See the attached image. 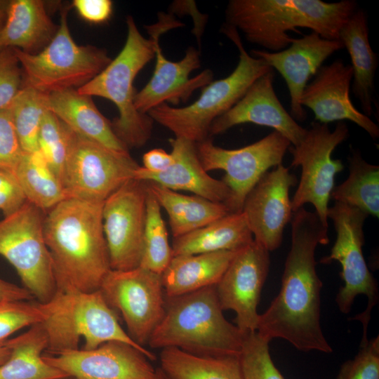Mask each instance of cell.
Listing matches in <instances>:
<instances>
[{
  "instance_id": "46",
  "label": "cell",
  "mask_w": 379,
  "mask_h": 379,
  "mask_svg": "<svg viewBox=\"0 0 379 379\" xmlns=\"http://www.w3.org/2000/svg\"><path fill=\"white\" fill-rule=\"evenodd\" d=\"M11 348L6 345V340L0 343V366L3 364L10 357Z\"/></svg>"
},
{
  "instance_id": "29",
  "label": "cell",
  "mask_w": 379,
  "mask_h": 379,
  "mask_svg": "<svg viewBox=\"0 0 379 379\" xmlns=\"http://www.w3.org/2000/svg\"><path fill=\"white\" fill-rule=\"evenodd\" d=\"M147 183L149 191L168 215L173 238L199 229L231 213L225 204L197 195H185L154 182Z\"/></svg>"
},
{
  "instance_id": "47",
  "label": "cell",
  "mask_w": 379,
  "mask_h": 379,
  "mask_svg": "<svg viewBox=\"0 0 379 379\" xmlns=\"http://www.w3.org/2000/svg\"><path fill=\"white\" fill-rule=\"evenodd\" d=\"M11 0H0V22H4L6 18Z\"/></svg>"
},
{
  "instance_id": "32",
  "label": "cell",
  "mask_w": 379,
  "mask_h": 379,
  "mask_svg": "<svg viewBox=\"0 0 379 379\" xmlns=\"http://www.w3.org/2000/svg\"><path fill=\"white\" fill-rule=\"evenodd\" d=\"M13 173L27 201L44 212L67 199L60 180L39 150L24 152Z\"/></svg>"
},
{
  "instance_id": "15",
  "label": "cell",
  "mask_w": 379,
  "mask_h": 379,
  "mask_svg": "<svg viewBox=\"0 0 379 379\" xmlns=\"http://www.w3.org/2000/svg\"><path fill=\"white\" fill-rule=\"evenodd\" d=\"M183 26L171 15L159 13L158 21L146 25L149 36L154 43L155 67L152 77L134 97V106L139 112L147 114L153 108L166 102L176 105L185 101L193 92L213 81L211 69H205L194 77L191 73L201 66L199 52L190 46L178 62L168 60L160 48L159 36L171 29Z\"/></svg>"
},
{
  "instance_id": "16",
  "label": "cell",
  "mask_w": 379,
  "mask_h": 379,
  "mask_svg": "<svg viewBox=\"0 0 379 379\" xmlns=\"http://www.w3.org/2000/svg\"><path fill=\"white\" fill-rule=\"evenodd\" d=\"M146 181L131 179L103 202L102 227L111 270L140 266L146 223Z\"/></svg>"
},
{
  "instance_id": "44",
  "label": "cell",
  "mask_w": 379,
  "mask_h": 379,
  "mask_svg": "<svg viewBox=\"0 0 379 379\" xmlns=\"http://www.w3.org/2000/svg\"><path fill=\"white\" fill-rule=\"evenodd\" d=\"M174 162L173 157L161 148L151 149L142 156L143 168L151 173L167 170Z\"/></svg>"
},
{
  "instance_id": "41",
  "label": "cell",
  "mask_w": 379,
  "mask_h": 379,
  "mask_svg": "<svg viewBox=\"0 0 379 379\" xmlns=\"http://www.w3.org/2000/svg\"><path fill=\"white\" fill-rule=\"evenodd\" d=\"M23 153L11 107L0 110V169L14 172Z\"/></svg>"
},
{
  "instance_id": "30",
  "label": "cell",
  "mask_w": 379,
  "mask_h": 379,
  "mask_svg": "<svg viewBox=\"0 0 379 379\" xmlns=\"http://www.w3.org/2000/svg\"><path fill=\"white\" fill-rule=\"evenodd\" d=\"M11 352L0 366V379H65L67 375L47 364L42 355L48 348V338L41 323L25 333L6 340Z\"/></svg>"
},
{
  "instance_id": "48",
  "label": "cell",
  "mask_w": 379,
  "mask_h": 379,
  "mask_svg": "<svg viewBox=\"0 0 379 379\" xmlns=\"http://www.w3.org/2000/svg\"><path fill=\"white\" fill-rule=\"evenodd\" d=\"M156 370L157 379H171L163 371V370L160 367H158L157 368H156Z\"/></svg>"
},
{
  "instance_id": "7",
  "label": "cell",
  "mask_w": 379,
  "mask_h": 379,
  "mask_svg": "<svg viewBox=\"0 0 379 379\" xmlns=\"http://www.w3.org/2000/svg\"><path fill=\"white\" fill-rule=\"evenodd\" d=\"M127 36L125 44L114 59L95 77L77 91L85 95L98 96L112 102L119 117L112 121L118 138L129 149L145 145L151 138L154 121L148 114L136 110L133 86L135 78L154 57L152 37L145 38L133 18L126 17Z\"/></svg>"
},
{
  "instance_id": "12",
  "label": "cell",
  "mask_w": 379,
  "mask_h": 379,
  "mask_svg": "<svg viewBox=\"0 0 379 379\" xmlns=\"http://www.w3.org/2000/svg\"><path fill=\"white\" fill-rule=\"evenodd\" d=\"M348 136L349 129L344 121H338L332 131L328 124L313 121L302 140L289 147L291 166L301 167L299 184L291 199L293 213L310 203L328 228V201L335 176L344 169L341 160L332 159V153Z\"/></svg>"
},
{
  "instance_id": "35",
  "label": "cell",
  "mask_w": 379,
  "mask_h": 379,
  "mask_svg": "<svg viewBox=\"0 0 379 379\" xmlns=\"http://www.w3.org/2000/svg\"><path fill=\"white\" fill-rule=\"evenodd\" d=\"M172 258V248L161 206L148 190L143 251L140 267L161 275Z\"/></svg>"
},
{
  "instance_id": "2",
  "label": "cell",
  "mask_w": 379,
  "mask_h": 379,
  "mask_svg": "<svg viewBox=\"0 0 379 379\" xmlns=\"http://www.w3.org/2000/svg\"><path fill=\"white\" fill-rule=\"evenodd\" d=\"M103 202L67 198L44 222L58 290L93 292L111 270L102 227Z\"/></svg>"
},
{
  "instance_id": "10",
  "label": "cell",
  "mask_w": 379,
  "mask_h": 379,
  "mask_svg": "<svg viewBox=\"0 0 379 379\" xmlns=\"http://www.w3.org/2000/svg\"><path fill=\"white\" fill-rule=\"evenodd\" d=\"M368 214L360 209L340 202L328 208V218L333 220L336 239L328 255L320 262L328 264L334 260L342 266L340 277L344 281L335 298L339 310L348 314L354 300L359 295L368 298L366 310L353 318L363 325L361 340L367 338V327L371 311L379 300V289L376 279L366 263L362 246L364 244V225Z\"/></svg>"
},
{
  "instance_id": "45",
  "label": "cell",
  "mask_w": 379,
  "mask_h": 379,
  "mask_svg": "<svg viewBox=\"0 0 379 379\" xmlns=\"http://www.w3.org/2000/svg\"><path fill=\"white\" fill-rule=\"evenodd\" d=\"M33 298L32 295L25 288L0 279V301H29Z\"/></svg>"
},
{
  "instance_id": "38",
  "label": "cell",
  "mask_w": 379,
  "mask_h": 379,
  "mask_svg": "<svg viewBox=\"0 0 379 379\" xmlns=\"http://www.w3.org/2000/svg\"><path fill=\"white\" fill-rule=\"evenodd\" d=\"M43 320L44 314L38 302L0 301V343L17 331Z\"/></svg>"
},
{
  "instance_id": "36",
  "label": "cell",
  "mask_w": 379,
  "mask_h": 379,
  "mask_svg": "<svg viewBox=\"0 0 379 379\" xmlns=\"http://www.w3.org/2000/svg\"><path fill=\"white\" fill-rule=\"evenodd\" d=\"M269 343L256 331L244 335L238 357L244 379H284L271 358Z\"/></svg>"
},
{
  "instance_id": "42",
  "label": "cell",
  "mask_w": 379,
  "mask_h": 379,
  "mask_svg": "<svg viewBox=\"0 0 379 379\" xmlns=\"http://www.w3.org/2000/svg\"><path fill=\"white\" fill-rule=\"evenodd\" d=\"M26 201L25 193L14 173L0 169V210L4 216L17 212Z\"/></svg>"
},
{
  "instance_id": "11",
  "label": "cell",
  "mask_w": 379,
  "mask_h": 379,
  "mask_svg": "<svg viewBox=\"0 0 379 379\" xmlns=\"http://www.w3.org/2000/svg\"><path fill=\"white\" fill-rule=\"evenodd\" d=\"M67 154L62 177L67 199L104 201L140 166L129 153L111 149L67 126Z\"/></svg>"
},
{
  "instance_id": "49",
  "label": "cell",
  "mask_w": 379,
  "mask_h": 379,
  "mask_svg": "<svg viewBox=\"0 0 379 379\" xmlns=\"http://www.w3.org/2000/svg\"><path fill=\"white\" fill-rule=\"evenodd\" d=\"M4 22H0V34H1V29H2L3 25H4ZM1 49H3V48H1V46H0V51H1Z\"/></svg>"
},
{
  "instance_id": "1",
  "label": "cell",
  "mask_w": 379,
  "mask_h": 379,
  "mask_svg": "<svg viewBox=\"0 0 379 379\" xmlns=\"http://www.w3.org/2000/svg\"><path fill=\"white\" fill-rule=\"evenodd\" d=\"M291 245L281 286L268 308L259 314L256 332L268 340L282 338L302 352L331 353L321 327L322 282L316 270L315 251L329 242L328 228L315 212L293 213Z\"/></svg>"
},
{
  "instance_id": "13",
  "label": "cell",
  "mask_w": 379,
  "mask_h": 379,
  "mask_svg": "<svg viewBox=\"0 0 379 379\" xmlns=\"http://www.w3.org/2000/svg\"><path fill=\"white\" fill-rule=\"evenodd\" d=\"M291 145L284 136L274 131L239 149L216 146L209 138L196 143V149L206 171L225 172L221 180L231 192L227 206L231 213H239L250 191L270 168L281 164Z\"/></svg>"
},
{
  "instance_id": "14",
  "label": "cell",
  "mask_w": 379,
  "mask_h": 379,
  "mask_svg": "<svg viewBox=\"0 0 379 379\" xmlns=\"http://www.w3.org/2000/svg\"><path fill=\"white\" fill-rule=\"evenodd\" d=\"M99 290L107 304L121 314L129 337L145 347L165 313L161 275L140 266L110 270Z\"/></svg>"
},
{
  "instance_id": "8",
  "label": "cell",
  "mask_w": 379,
  "mask_h": 379,
  "mask_svg": "<svg viewBox=\"0 0 379 379\" xmlns=\"http://www.w3.org/2000/svg\"><path fill=\"white\" fill-rule=\"evenodd\" d=\"M68 10L62 9L58 31L42 51L29 54L13 48L22 71L23 86L46 94L78 89L111 62L105 49L76 44L68 27Z\"/></svg>"
},
{
  "instance_id": "24",
  "label": "cell",
  "mask_w": 379,
  "mask_h": 379,
  "mask_svg": "<svg viewBox=\"0 0 379 379\" xmlns=\"http://www.w3.org/2000/svg\"><path fill=\"white\" fill-rule=\"evenodd\" d=\"M48 109L77 134L114 151L129 153L91 96L79 93L77 89L53 92L48 95Z\"/></svg>"
},
{
  "instance_id": "43",
  "label": "cell",
  "mask_w": 379,
  "mask_h": 379,
  "mask_svg": "<svg viewBox=\"0 0 379 379\" xmlns=\"http://www.w3.org/2000/svg\"><path fill=\"white\" fill-rule=\"evenodd\" d=\"M72 5L79 15L90 23L105 22L112 13L113 4L110 0H74Z\"/></svg>"
},
{
  "instance_id": "17",
  "label": "cell",
  "mask_w": 379,
  "mask_h": 379,
  "mask_svg": "<svg viewBox=\"0 0 379 379\" xmlns=\"http://www.w3.org/2000/svg\"><path fill=\"white\" fill-rule=\"evenodd\" d=\"M42 357L71 379H157L147 356L121 341H109L92 350L45 351Z\"/></svg>"
},
{
  "instance_id": "31",
  "label": "cell",
  "mask_w": 379,
  "mask_h": 379,
  "mask_svg": "<svg viewBox=\"0 0 379 379\" xmlns=\"http://www.w3.org/2000/svg\"><path fill=\"white\" fill-rule=\"evenodd\" d=\"M160 368L171 379H244L238 357H203L161 349Z\"/></svg>"
},
{
  "instance_id": "26",
  "label": "cell",
  "mask_w": 379,
  "mask_h": 379,
  "mask_svg": "<svg viewBox=\"0 0 379 379\" xmlns=\"http://www.w3.org/2000/svg\"><path fill=\"white\" fill-rule=\"evenodd\" d=\"M339 40L350 56L352 69V92L359 101L363 113L373 112L374 77L378 65L377 54L368 39L367 15L357 8L343 25Z\"/></svg>"
},
{
  "instance_id": "39",
  "label": "cell",
  "mask_w": 379,
  "mask_h": 379,
  "mask_svg": "<svg viewBox=\"0 0 379 379\" xmlns=\"http://www.w3.org/2000/svg\"><path fill=\"white\" fill-rule=\"evenodd\" d=\"M337 379H379V336L361 342L356 356L344 362Z\"/></svg>"
},
{
  "instance_id": "40",
  "label": "cell",
  "mask_w": 379,
  "mask_h": 379,
  "mask_svg": "<svg viewBox=\"0 0 379 379\" xmlns=\"http://www.w3.org/2000/svg\"><path fill=\"white\" fill-rule=\"evenodd\" d=\"M23 86L22 71L13 48L0 51V110L10 108Z\"/></svg>"
},
{
  "instance_id": "9",
  "label": "cell",
  "mask_w": 379,
  "mask_h": 379,
  "mask_svg": "<svg viewBox=\"0 0 379 379\" xmlns=\"http://www.w3.org/2000/svg\"><path fill=\"white\" fill-rule=\"evenodd\" d=\"M45 212L26 203L0 221V255L15 269L25 288L39 303L58 291L53 261L45 241Z\"/></svg>"
},
{
  "instance_id": "27",
  "label": "cell",
  "mask_w": 379,
  "mask_h": 379,
  "mask_svg": "<svg viewBox=\"0 0 379 379\" xmlns=\"http://www.w3.org/2000/svg\"><path fill=\"white\" fill-rule=\"evenodd\" d=\"M239 251L173 256L161 274L166 297L215 286Z\"/></svg>"
},
{
  "instance_id": "3",
  "label": "cell",
  "mask_w": 379,
  "mask_h": 379,
  "mask_svg": "<svg viewBox=\"0 0 379 379\" xmlns=\"http://www.w3.org/2000/svg\"><path fill=\"white\" fill-rule=\"evenodd\" d=\"M357 9L354 0H230L225 24L241 31L248 42L278 52L293 41L288 32L300 34L298 27L339 39L340 29Z\"/></svg>"
},
{
  "instance_id": "5",
  "label": "cell",
  "mask_w": 379,
  "mask_h": 379,
  "mask_svg": "<svg viewBox=\"0 0 379 379\" xmlns=\"http://www.w3.org/2000/svg\"><path fill=\"white\" fill-rule=\"evenodd\" d=\"M44 314L41 324L48 338L46 352L78 349L79 339L84 350H92L109 341H121L141 350L150 361L155 355L135 343L121 326L116 312L100 290L84 292L58 290L45 303H39Z\"/></svg>"
},
{
  "instance_id": "4",
  "label": "cell",
  "mask_w": 379,
  "mask_h": 379,
  "mask_svg": "<svg viewBox=\"0 0 379 379\" xmlns=\"http://www.w3.org/2000/svg\"><path fill=\"white\" fill-rule=\"evenodd\" d=\"M222 312L215 286L166 297L164 317L147 345L203 357H239L245 334Z\"/></svg>"
},
{
  "instance_id": "34",
  "label": "cell",
  "mask_w": 379,
  "mask_h": 379,
  "mask_svg": "<svg viewBox=\"0 0 379 379\" xmlns=\"http://www.w3.org/2000/svg\"><path fill=\"white\" fill-rule=\"evenodd\" d=\"M48 95L22 86L11 107L15 128L25 152L39 150V135L48 109Z\"/></svg>"
},
{
  "instance_id": "19",
  "label": "cell",
  "mask_w": 379,
  "mask_h": 379,
  "mask_svg": "<svg viewBox=\"0 0 379 379\" xmlns=\"http://www.w3.org/2000/svg\"><path fill=\"white\" fill-rule=\"evenodd\" d=\"M296 182L281 164L266 172L245 199L241 212L253 240L269 252L281 246L284 230L291 220L289 190Z\"/></svg>"
},
{
  "instance_id": "23",
  "label": "cell",
  "mask_w": 379,
  "mask_h": 379,
  "mask_svg": "<svg viewBox=\"0 0 379 379\" xmlns=\"http://www.w3.org/2000/svg\"><path fill=\"white\" fill-rule=\"evenodd\" d=\"M174 162L166 171L151 173L139 166L134 179L152 182L173 191L184 190L214 202L227 205L231 192L220 180L205 171L199 159L196 143L175 138L169 140Z\"/></svg>"
},
{
  "instance_id": "20",
  "label": "cell",
  "mask_w": 379,
  "mask_h": 379,
  "mask_svg": "<svg viewBox=\"0 0 379 379\" xmlns=\"http://www.w3.org/2000/svg\"><path fill=\"white\" fill-rule=\"evenodd\" d=\"M339 39H326L311 32L278 52L252 50V55L261 58L284 78L290 95V114L303 121L307 112L300 104V98L309 80L316 74L324 62L335 51L343 48Z\"/></svg>"
},
{
  "instance_id": "22",
  "label": "cell",
  "mask_w": 379,
  "mask_h": 379,
  "mask_svg": "<svg viewBox=\"0 0 379 379\" xmlns=\"http://www.w3.org/2000/svg\"><path fill=\"white\" fill-rule=\"evenodd\" d=\"M274 71L257 79L242 98L212 123L209 136L223 133L239 124L251 123L272 128L292 145L303 138L307 128L302 127L285 109L273 87Z\"/></svg>"
},
{
  "instance_id": "18",
  "label": "cell",
  "mask_w": 379,
  "mask_h": 379,
  "mask_svg": "<svg viewBox=\"0 0 379 379\" xmlns=\"http://www.w3.org/2000/svg\"><path fill=\"white\" fill-rule=\"evenodd\" d=\"M270 265V252L253 240L237 253L215 285L222 310L236 313V326L244 334L257 330V308Z\"/></svg>"
},
{
  "instance_id": "28",
  "label": "cell",
  "mask_w": 379,
  "mask_h": 379,
  "mask_svg": "<svg viewBox=\"0 0 379 379\" xmlns=\"http://www.w3.org/2000/svg\"><path fill=\"white\" fill-rule=\"evenodd\" d=\"M253 241L242 212L230 213L199 229L173 238V256L239 251Z\"/></svg>"
},
{
  "instance_id": "6",
  "label": "cell",
  "mask_w": 379,
  "mask_h": 379,
  "mask_svg": "<svg viewBox=\"0 0 379 379\" xmlns=\"http://www.w3.org/2000/svg\"><path fill=\"white\" fill-rule=\"evenodd\" d=\"M220 32L239 51V62L232 72L203 87L199 98L190 105L174 107L164 103L147 114L175 138L195 143L209 138L213 121L231 109L257 79L272 69L265 60L247 53L236 28L225 23Z\"/></svg>"
},
{
  "instance_id": "21",
  "label": "cell",
  "mask_w": 379,
  "mask_h": 379,
  "mask_svg": "<svg viewBox=\"0 0 379 379\" xmlns=\"http://www.w3.org/2000/svg\"><path fill=\"white\" fill-rule=\"evenodd\" d=\"M314 77L302 91L300 104L312 111L315 121L328 124L348 120L364 129L373 139L378 138V126L358 110L351 100L350 65L338 59L322 65Z\"/></svg>"
},
{
  "instance_id": "33",
  "label": "cell",
  "mask_w": 379,
  "mask_h": 379,
  "mask_svg": "<svg viewBox=\"0 0 379 379\" xmlns=\"http://www.w3.org/2000/svg\"><path fill=\"white\" fill-rule=\"evenodd\" d=\"M348 159L349 175L333 187L331 198L378 218L379 166L366 162L359 150L352 149Z\"/></svg>"
},
{
  "instance_id": "37",
  "label": "cell",
  "mask_w": 379,
  "mask_h": 379,
  "mask_svg": "<svg viewBox=\"0 0 379 379\" xmlns=\"http://www.w3.org/2000/svg\"><path fill=\"white\" fill-rule=\"evenodd\" d=\"M38 145L47 164L61 181L67 154V126L49 110L43 118Z\"/></svg>"
},
{
  "instance_id": "25",
  "label": "cell",
  "mask_w": 379,
  "mask_h": 379,
  "mask_svg": "<svg viewBox=\"0 0 379 379\" xmlns=\"http://www.w3.org/2000/svg\"><path fill=\"white\" fill-rule=\"evenodd\" d=\"M58 29L41 0H11L0 34L1 48H18L36 54L53 39Z\"/></svg>"
}]
</instances>
